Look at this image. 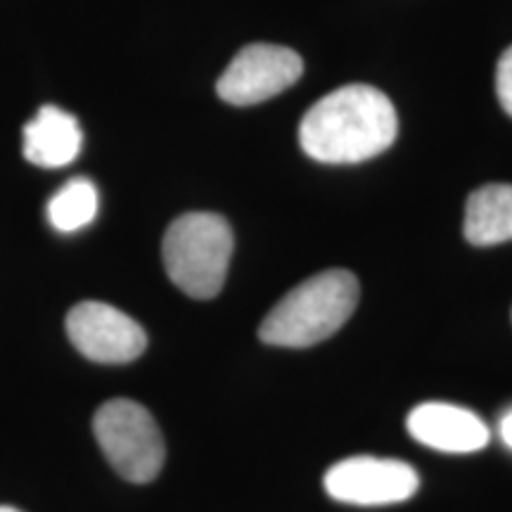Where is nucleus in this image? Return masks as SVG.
<instances>
[{"label":"nucleus","instance_id":"nucleus-12","mask_svg":"<svg viewBox=\"0 0 512 512\" xmlns=\"http://www.w3.org/2000/svg\"><path fill=\"white\" fill-rule=\"evenodd\" d=\"M496 95L505 114L512 117V46L505 50L496 67Z\"/></svg>","mask_w":512,"mask_h":512},{"label":"nucleus","instance_id":"nucleus-9","mask_svg":"<svg viewBox=\"0 0 512 512\" xmlns=\"http://www.w3.org/2000/svg\"><path fill=\"white\" fill-rule=\"evenodd\" d=\"M83 133L76 117L46 105L24 126V157L41 169H60L79 157Z\"/></svg>","mask_w":512,"mask_h":512},{"label":"nucleus","instance_id":"nucleus-10","mask_svg":"<svg viewBox=\"0 0 512 512\" xmlns=\"http://www.w3.org/2000/svg\"><path fill=\"white\" fill-rule=\"evenodd\" d=\"M465 238L477 247L512 240V185L494 183L472 192L465 207Z\"/></svg>","mask_w":512,"mask_h":512},{"label":"nucleus","instance_id":"nucleus-11","mask_svg":"<svg viewBox=\"0 0 512 512\" xmlns=\"http://www.w3.org/2000/svg\"><path fill=\"white\" fill-rule=\"evenodd\" d=\"M100 197L98 188L88 178H72L67 185L50 197L48 221L60 233H76V230L91 226L98 216Z\"/></svg>","mask_w":512,"mask_h":512},{"label":"nucleus","instance_id":"nucleus-8","mask_svg":"<svg viewBox=\"0 0 512 512\" xmlns=\"http://www.w3.org/2000/svg\"><path fill=\"white\" fill-rule=\"evenodd\" d=\"M415 441L444 453H475L489 444L491 432L477 413L451 403H420L406 422Z\"/></svg>","mask_w":512,"mask_h":512},{"label":"nucleus","instance_id":"nucleus-2","mask_svg":"<svg viewBox=\"0 0 512 512\" xmlns=\"http://www.w3.org/2000/svg\"><path fill=\"white\" fill-rule=\"evenodd\" d=\"M358 280L344 268H332L304 280L268 311L259 328L261 342L304 349L335 335L358 304Z\"/></svg>","mask_w":512,"mask_h":512},{"label":"nucleus","instance_id":"nucleus-14","mask_svg":"<svg viewBox=\"0 0 512 512\" xmlns=\"http://www.w3.org/2000/svg\"><path fill=\"white\" fill-rule=\"evenodd\" d=\"M0 512H19V510L10 508V505H0Z\"/></svg>","mask_w":512,"mask_h":512},{"label":"nucleus","instance_id":"nucleus-1","mask_svg":"<svg viewBox=\"0 0 512 512\" xmlns=\"http://www.w3.org/2000/svg\"><path fill=\"white\" fill-rule=\"evenodd\" d=\"M399 133L392 100L366 83H351L320 98L304 114L299 143L323 164H358L389 150Z\"/></svg>","mask_w":512,"mask_h":512},{"label":"nucleus","instance_id":"nucleus-6","mask_svg":"<svg viewBox=\"0 0 512 512\" xmlns=\"http://www.w3.org/2000/svg\"><path fill=\"white\" fill-rule=\"evenodd\" d=\"M420 475L403 460L356 456L339 460L325 472V491L339 503L392 505L408 501Z\"/></svg>","mask_w":512,"mask_h":512},{"label":"nucleus","instance_id":"nucleus-13","mask_svg":"<svg viewBox=\"0 0 512 512\" xmlns=\"http://www.w3.org/2000/svg\"><path fill=\"white\" fill-rule=\"evenodd\" d=\"M498 432H501L503 444L512 448V408L501 418V425H498Z\"/></svg>","mask_w":512,"mask_h":512},{"label":"nucleus","instance_id":"nucleus-5","mask_svg":"<svg viewBox=\"0 0 512 512\" xmlns=\"http://www.w3.org/2000/svg\"><path fill=\"white\" fill-rule=\"evenodd\" d=\"M304 62L294 50L273 43L242 48L216 83V93L228 105L247 107L271 100L299 81Z\"/></svg>","mask_w":512,"mask_h":512},{"label":"nucleus","instance_id":"nucleus-4","mask_svg":"<svg viewBox=\"0 0 512 512\" xmlns=\"http://www.w3.org/2000/svg\"><path fill=\"white\" fill-rule=\"evenodd\" d=\"M95 439L121 477L133 484L157 479L164 465V437L145 406L128 399L102 403L93 418Z\"/></svg>","mask_w":512,"mask_h":512},{"label":"nucleus","instance_id":"nucleus-7","mask_svg":"<svg viewBox=\"0 0 512 512\" xmlns=\"http://www.w3.org/2000/svg\"><path fill=\"white\" fill-rule=\"evenodd\" d=\"M67 335L79 354L95 363H131L147 347L145 330L102 302H81L67 313Z\"/></svg>","mask_w":512,"mask_h":512},{"label":"nucleus","instance_id":"nucleus-3","mask_svg":"<svg viewBox=\"0 0 512 512\" xmlns=\"http://www.w3.org/2000/svg\"><path fill=\"white\" fill-rule=\"evenodd\" d=\"M233 230L211 211H190L166 228L162 259L166 275L192 299H214L226 283Z\"/></svg>","mask_w":512,"mask_h":512}]
</instances>
